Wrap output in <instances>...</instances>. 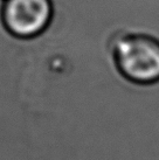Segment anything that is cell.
I'll return each instance as SVG.
<instances>
[{
	"label": "cell",
	"instance_id": "obj_1",
	"mask_svg": "<svg viewBox=\"0 0 159 160\" xmlns=\"http://www.w3.org/2000/svg\"><path fill=\"white\" fill-rule=\"evenodd\" d=\"M115 68L123 78L137 85L159 82V40L144 33L119 32L109 42Z\"/></svg>",
	"mask_w": 159,
	"mask_h": 160
},
{
	"label": "cell",
	"instance_id": "obj_2",
	"mask_svg": "<svg viewBox=\"0 0 159 160\" xmlns=\"http://www.w3.org/2000/svg\"><path fill=\"white\" fill-rule=\"evenodd\" d=\"M3 20L6 28L19 38L39 35L54 17L53 0H3Z\"/></svg>",
	"mask_w": 159,
	"mask_h": 160
}]
</instances>
